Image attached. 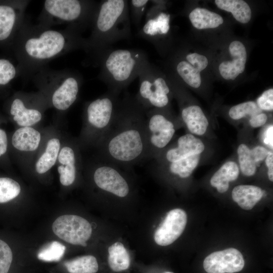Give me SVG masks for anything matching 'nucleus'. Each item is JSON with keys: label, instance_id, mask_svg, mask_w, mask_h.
<instances>
[{"label": "nucleus", "instance_id": "9", "mask_svg": "<svg viewBox=\"0 0 273 273\" xmlns=\"http://www.w3.org/2000/svg\"><path fill=\"white\" fill-rule=\"evenodd\" d=\"M163 109L145 111L147 159H155L165 150L175 132L174 122L163 112Z\"/></svg>", "mask_w": 273, "mask_h": 273}, {"label": "nucleus", "instance_id": "26", "mask_svg": "<svg viewBox=\"0 0 273 273\" xmlns=\"http://www.w3.org/2000/svg\"><path fill=\"white\" fill-rule=\"evenodd\" d=\"M193 26L198 29L215 28L223 22L219 14L201 8H196L189 15Z\"/></svg>", "mask_w": 273, "mask_h": 273}, {"label": "nucleus", "instance_id": "4", "mask_svg": "<svg viewBox=\"0 0 273 273\" xmlns=\"http://www.w3.org/2000/svg\"><path fill=\"white\" fill-rule=\"evenodd\" d=\"M149 62L147 54L138 49H111L100 58L98 78L107 86L108 91L119 96L136 77Z\"/></svg>", "mask_w": 273, "mask_h": 273}, {"label": "nucleus", "instance_id": "45", "mask_svg": "<svg viewBox=\"0 0 273 273\" xmlns=\"http://www.w3.org/2000/svg\"><path fill=\"white\" fill-rule=\"evenodd\" d=\"M164 273H174V272H171V271H166V272H165Z\"/></svg>", "mask_w": 273, "mask_h": 273}, {"label": "nucleus", "instance_id": "32", "mask_svg": "<svg viewBox=\"0 0 273 273\" xmlns=\"http://www.w3.org/2000/svg\"><path fill=\"white\" fill-rule=\"evenodd\" d=\"M65 246L57 241H52L43 246L37 253V258L47 262L58 261L63 257Z\"/></svg>", "mask_w": 273, "mask_h": 273}, {"label": "nucleus", "instance_id": "27", "mask_svg": "<svg viewBox=\"0 0 273 273\" xmlns=\"http://www.w3.org/2000/svg\"><path fill=\"white\" fill-rule=\"evenodd\" d=\"M200 154L192 155L172 162L156 163V165L167 166L171 174L181 178L189 177L198 165Z\"/></svg>", "mask_w": 273, "mask_h": 273}, {"label": "nucleus", "instance_id": "41", "mask_svg": "<svg viewBox=\"0 0 273 273\" xmlns=\"http://www.w3.org/2000/svg\"><path fill=\"white\" fill-rule=\"evenodd\" d=\"M267 120V115L265 113L260 112L251 116L249 122L252 127L257 128L265 124Z\"/></svg>", "mask_w": 273, "mask_h": 273}, {"label": "nucleus", "instance_id": "42", "mask_svg": "<svg viewBox=\"0 0 273 273\" xmlns=\"http://www.w3.org/2000/svg\"><path fill=\"white\" fill-rule=\"evenodd\" d=\"M273 125H270L264 131L263 134V142L268 147L273 148Z\"/></svg>", "mask_w": 273, "mask_h": 273}, {"label": "nucleus", "instance_id": "33", "mask_svg": "<svg viewBox=\"0 0 273 273\" xmlns=\"http://www.w3.org/2000/svg\"><path fill=\"white\" fill-rule=\"evenodd\" d=\"M21 187L16 180L9 177H0V203L8 202L17 197Z\"/></svg>", "mask_w": 273, "mask_h": 273}, {"label": "nucleus", "instance_id": "1", "mask_svg": "<svg viewBox=\"0 0 273 273\" xmlns=\"http://www.w3.org/2000/svg\"><path fill=\"white\" fill-rule=\"evenodd\" d=\"M82 33L66 27L55 30L32 25L25 18L14 39L18 67L23 79L33 75L51 60L76 50L86 52V38Z\"/></svg>", "mask_w": 273, "mask_h": 273}, {"label": "nucleus", "instance_id": "30", "mask_svg": "<svg viewBox=\"0 0 273 273\" xmlns=\"http://www.w3.org/2000/svg\"><path fill=\"white\" fill-rule=\"evenodd\" d=\"M175 70L179 76L189 85L198 88L201 83L200 72L187 61L180 60L177 62Z\"/></svg>", "mask_w": 273, "mask_h": 273}, {"label": "nucleus", "instance_id": "20", "mask_svg": "<svg viewBox=\"0 0 273 273\" xmlns=\"http://www.w3.org/2000/svg\"><path fill=\"white\" fill-rule=\"evenodd\" d=\"M40 131L33 127H21L17 129L11 138L13 147L17 151L30 153L36 151L41 143Z\"/></svg>", "mask_w": 273, "mask_h": 273}, {"label": "nucleus", "instance_id": "35", "mask_svg": "<svg viewBox=\"0 0 273 273\" xmlns=\"http://www.w3.org/2000/svg\"><path fill=\"white\" fill-rule=\"evenodd\" d=\"M19 73V69L10 60L0 59V86L9 84Z\"/></svg>", "mask_w": 273, "mask_h": 273}, {"label": "nucleus", "instance_id": "24", "mask_svg": "<svg viewBox=\"0 0 273 273\" xmlns=\"http://www.w3.org/2000/svg\"><path fill=\"white\" fill-rule=\"evenodd\" d=\"M239 172L238 164L233 161H228L214 173L210 179V184L218 192L223 193L228 191L230 183L237 179Z\"/></svg>", "mask_w": 273, "mask_h": 273}, {"label": "nucleus", "instance_id": "5", "mask_svg": "<svg viewBox=\"0 0 273 273\" xmlns=\"http://www.w3.org/2000/svg\"><path fill=\"white\" fill-rule=\"evenodd\" d=\"M31 79L49 105L61 112L68 110L76 101L83 82L82 76L77 72L55 70L47 66Z\"/></svg>", "mask_w": 273, "mask_h": 273}, {"label": "nucleus", "instance_id": "15", "mask_svg": "<svg viewBox=\"0 0 273 273\" xmlns=\"http://www.w3.org/2000/svg\"><path fill=\"white\" fill-rule=\"evenodd\" d=\"M245 261L238 250L230 248L214 252L203 261V267L207 273H235L244 267Z\"/></svg>", "mask_w": 273, "mask_h": 273}, {"label": "nucleus", "instance_id": "10", "mask_svg": "<svg viewBox=\"0 0 273 273\" xmlns=\"http://www.w3.org/2000/svg\"><path fill=\"white\" fill-rule=\"evenodd\" d=\"M48 105L40 92L33 95L22 93L12 100L10 113L20 127H32L41 120L44 107Z\"/></svg>", "mask_w": 273, "mask_h": 273}, {"label": "nucleus", "instance_id": "16", "mask_svg": "<svg viewBox=\"0 0 273 273\" xmlns=\"http://www.w3.org/2000/svg\"><path fill=\"white\" fill-rule=\"evenodd\" d=\"M79 146L78 143L75 142L61 146L56 164L60 181L64 186H70L75 182L81 165Z\"/></svg>", "mask_w": 273, "mask_h": 273}, {"label": "nucleus", "instance_id": "31", "mask_svg": "<svg viewBox=\"0 0 273 273\" xmlns=\"http://www.w3.org/2000/svg\"><path fill=\"white\" fill-rule=\"evenodd\" d=\"M237 154L240 168L245 176L253 175L256 171L257 164L251 154V149L245 144H240L237 149Z\"/></svg>", "mask_w": 273, "mask_h": 273}, {"label": "nucleus", "instance_id": "22", "mask_svg": "<svg viewBox=\"0 0 273 273\" xmlns=\"http://www.w3.org/2000/svg\"><path fill=\"white\" fill-rule=\"evenodd\" d=\"M181 117L192 133L202 135L206 132L209 122L199 106L190 105L183 108L181 111Z\"/></svg>", "mask_w": 273, "mask_h": 273}, {"label": "nucleus", "instance_id": "19", "mask_svg": "<svg viewBox=\"0 0 273 273\" xmlns=\"http://www.w3.org/2000/svg\"><path fill=\"white\" fill-rule=\"evenodd\" d=\"M232 61L221 62L218 67L221 76L226 80H234L245 68L247 53L245 47L240 41H232L229 46Z\"/></svg>", "mask_w": 273, "mask_h": 273}, {"label": "nucleus", "instance_id": "2", "mask_svg": "<svg viewBox=\"0 0 273 273\" xmlns=\"http://www.w3.org/2000/svg\"><path fill=\"white\" fill-rule=\"evenodd\" d=\"M145 111L126 92L113 124L97 147L101 160L128 166L147 159Z\"/></svg>", "mask_w": 273, "mask_h": 273}, {"label": "nucleus", "instance_id": "39", "mask_svg": "<svg viewBox=\"0 0 273 273\" xmlns=\"http://www.w3.org/2000/svg\"><path fill=\"white\" fill-rule=\"evenodd\" d=\"M187 62L199 72L205 69L208 64L207 58L198 53H190L186 57Z\"/></svg>", "mask_w": 273, "mask_h": 273}, {"label": "nucleus", "instance_id": "8", "mask_svg": "<svg viewBox=\"0 0 273 273\" xmlns=\"http://www.w3.org/2000/svg\"><path fill=\"white\" fill-rule=\"evenodd\" d=\"M138 77L139 90L134 97L143 108L146 111L166 108L170 101V88L156 67L148 62Z\"/></svg>", "mask_w": 273, "mask_h": 273}, {"label": "nucleus", "instance_id": "29", "mask_svg": "<svg viewBox=\"0 0 273 273\" xmlns=\"http://www.w3.org/2000/svg\"><path fill=\"white\" fill-rule=\"evenodd\" d=\"M64 266L69 273H97L99 269L97 258L91 255L67 260L64 262Z\"/></svg>", "mask_w": 273, "mask_h": 273}, {"label": "nucleus", "instance_id": "11", "mask_svg": "<svg viewBox=\"0 0 273 273\" xmlns=\"http://www.w3.org/2000/svg\"><path fill=\"white\" fill-rule=\"evenodd\" d=\"M90 164L94 182L101 190L119 198L129 194L128 181L118 166L101 160Z\"/></svg>", "mask_w": 273, "mask_h": 273}, {"label": "nucleus", "instance_id": "17", "mask_svg": "<svg viewBox=\"0 0 273 273\" xmlns=\"http://www.w3.org/2000/svg\"><path fill=\"white\" fill-rule=\"evenodd\" d=\"M187 222L186 212L180 208L169 211L154 234V240L159 245H169L177 239L184 231Z\"/></svg>", "mask_w": 273, "mask_h": 273}, {"label": "nucleus", "instance_id": "7", "mask_svg": "<svg viewBox=\"0 0 273 273\" xmlns=\"http://www.w3.org/2000/svg\"><path fill=\"white\" fill-rule=\"evenodd\" d=\"M98 2L88 0H46L38 24L47 27L66 24L81 33L90 28Z\"/></svg>", "mask_w": 273, "mask_h": 273}, {"label": "nucleus", "instance_id": "38", "mask_svg": "<svg viewBox=\"0 0 273 273\" xmlns=\"http://www.w3.org/2000/svg\"><path fill=\"white\" fill-rule=\"evenodd\" d=\"M256 104L261 110H273V88L265 90L257 99Z\"/></svg>", "mask_w": 273, "mask_h": 273}, {"label": "nucleus", "instance_id": "3", "mask_svg": "<svg viewBox=\"0 0 273 273\" xmlns=\"http://www.w3.org/2000/svg\"><path fill=\"white\" fill-rule=\"evenodd\" d=\"M90 28L85 52L92 64L97 66L100 58L112 49L113 43L131 37L128 1L98 2Z\"/></svg>", "mask_w": 273, "mask_h": 273}, {"label": "nucleus", "instance_id": "13", "mask_svg": "<svg viewBox=\"0 0 273 273\" xmlns=\"http://www.w3.org/2000/svg\"><path fill=\"white\" fill-rule=\"evenodd\" d=\"M29 1L0 3V42L15 39L25 19Z\"/></svg>", "mask_w": 273, "mask_h": 273}, {"label": "nucleus", "instance_id": "23", "mask_svg": "<svg viewBox=\"0 0 273 273\" xmlns=\"http://www.w3.org/2000/svg\"><path fill=\"white\" fill-rule=\"evenodd\" d=\"M265 191L253 185H241L236 186L232 192L233 200L245 210L252 209L264 196Z\"/></svg>", "mask_w": 273, "mask_h": 273}, {"label": "nucleus", "instance_id": "37", "mask_svg": "<svg viewBox=\"0 0 273 273\" xmlns=\"http://www.w3.org/2000/svg\"><path fill=\"white\" fill-rule=\"evenodd\" d=\"M13 260V253L9 246L0 240V273H8Z\"/></svg>", "mask_w": 273, "mask_h": 273}, {"label": "nucleus", "instance_id": "44", "mask_svg": "<svg viewBox=\"0 0 273 273\" xmlns=\"http://www.w3.org/2000/svg\"><path fill=\"white\" fill-rule=\"evenodd\" d=\"M265 163L267 167L268 177L271 181H273V153L269 151L265 159Z\"/></svg>", "mask_w": 273, "mask_h": 273}, {"label": "nucleus", "instance_id": "21", "mask_svg": "<svg viewBox=\"0 0 273 273\" xmlns=\"http://www.w3.org/2000/svg\"><path fill=\"white\" fill-rule=\"evenodd\" d=\"M61 148L60 139L56 136L49 138L34 163V169L39 174L50 171L56 164Z\"/></svg>", "mask_w": 273, "mask_h": 273}, {"label": "nucleus", "instance_id": "28", "mask_svg": "<svg viewBox=\"0 0 273 273\" xmlns=\"http://www.w3.org/2000/svg\"><path fill=\"white\" fill-rule=\"evenodd\" d=\"M215 4L220 9L231 12L234 18L241 23H247L251 19V9L244 1L216 0Z\"/></svg>", "mask_w": 273, "mask_h": 273}, {"label": "nucleus", "instance_id": "12", "mask_svg": "<svg viewBox=\"0 0 273 273\" xmlns=\"http://www.w3.org/2000/svg\"><path fill=\"white\" fill-rule=\"evenodd\" d=\"M54 233L64 241L86 246L90 238L92 228L85 218L76 215L65 214L58 217L52 224Z\"/></svg>", "mask_w": 273, "mask_h": 273}, {"label": "nucleus", "instance_id": "34", "mask_svg": "<svg viewBox=\"0 0 273 273\" xmlns=\"http://www.w3.org/2000/svg\"><path fill=\"white\" fill-rule=\"evenodd\" d=\"M261 112L254 101H247L233 106L229 111L230 117L234 120H239L248 116L250 117Z\"/></svg>", "mask_w": 273, "mask_h": 273}, {"label": "nucleus", "instance_id": "43", "mask_svg": "<svg viewBox=\"0 0 273 273\" xmlns=\"http://www.w3.org/2000/svg\"><path fill=\"white\" fill-rule=\"evenodd\" d=\"M8 149V138L6 132L0 128V157L6 154Z\"/></svg>", "mask_w": 273, "mask_h": 273}, {"label": "nucleus", "instance_id": "40", "mask_svg": "<svg viewBox=\"0 0 273 273\" xmlns=\"http://www.w3.org/2000/svg\"><path fill=\"white\" fill-rule=\"evenodd\" d=\"M251 154L254 161L258 164L265 160L269 151L264 147L257 146L251 149Z\"/></svg>", "mask_w": 273, "mask_h": 273}, {"label": "nucleus", "instance_id": "14", "mask_svg": "<svg viewBox=\"0 0 273 273\" xmlns=\"http://www.w3.org/2000/svg\"><path fill=\"white\" fill-rule=\"evenodd\" d=\"M160 6L153 4L146 12L145 23L141 27L136 35L151 42L157 48L160 40L166 36L170 31V14L160 9Z\"/></svg>", "mask_w": 273, "mask_h": 273}, {"label": "nucleus", "instance_id": "18", "mask_svg": "<svg viewBox=\"0 0 273 273\" xmlns=\"http://www.w3.org/2000/svg\"><path fill=\"white\" fill-rule=\"evenodd\" d=\"M176 145L162 152L155 159L157 163L172 162L202 153L205 149L202 141L191 133L180 136Z\"/></svg>", "mask_w": 273, "mask_h": 273}, {"label": "nucleus", "instance_id": "6", "mask_svg": "<svg viewBox=\"0 0 273 273\" xmlns=\"http://www.w3.org/2000/svg\"><path fill=\"white\" fill-rule=\"evenodd\" d=\"M121 100L119 96L107 90L99 98L85 103L78 140L79 146L97 148L99 145L115 120Z\"/></svg>", "mask_w": 273, "mask_h": 273}, {"label": "nucleus", "instance_id": "36", "mask_svg": "<svg viewBox=\"0 0 273 273\" xmlns=\"http://www.w3.org/2000/svg\"><path fill=\"white\" fill-rule=\"evenodd\" d=\"M149 0H131L129 1L131 11V19L134 25L140 28V24L142 18L146 12Z\"/></svg>", "mask_w": 273, "mask_h": 273}, {"label": "nucleus", "instance_id": "25", "mask_svg": "<svg viewBox=\"0 0 273 273\" xmlns=\"http://www.w3.org/2000/svg\"><path fill=\"white\" fill-rule=\"evenodd\" d=\"M108 264L114 272L128 269L131 264L129 254L123 244L117 242L108 248Z\"/></svg>", "mask_w": 273, "mask_h": 273}]
</instances>
